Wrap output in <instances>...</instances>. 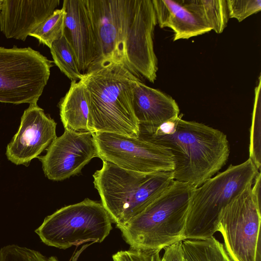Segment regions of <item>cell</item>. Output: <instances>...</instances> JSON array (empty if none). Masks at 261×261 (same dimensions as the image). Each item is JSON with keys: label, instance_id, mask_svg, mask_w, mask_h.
<instances>
[{"label": "cell", "instance_id": "obj_1", "mask_svg": "<svg viewBox=\"0 0 261 261\" xmlns=\"http://www.w3.org/2000/svg\"><path fill=\"white\" fill-rule=\"evenodd\" d=\"M86 2L97 42L94 63L119 62L140 80L154 83L158 67L153 36L158 23L152 0Z\"/></svg>", "mask_w": 261, "mask_h": 261}, {"label": "cell", "instance_id": "obj_2", "mask_svg": "<svg viewBox=\"0 0 261 261\" xmlns=\"http://www.w3.org/2000/svg\"><path fill=\"white\" fill-rule=\"evenodd\" d=\"M139 138L168 148L173 158L174 180L195 188L218 172L229 155L223 132L179 117L157 127L139 125Z\"/></svg>", "mask_w": 261, "mask_h": 261}, {"label": "cell", "instance_id": "obj_3", "mask_svg": "<svg viewBox=\"0 0 261 261\" xmlns=\"http://www.w3.org/2000/svg\"><path fill=\"white\" fill-rule=\"evenodd\" d=\"M138 80L119 62L105 60L90 66L80 80L88 102L90 132L139 137V122L133 106V87Z\"/></svg>", "mask_w": 261, "mask_h": 261}, {"label": "cell", "instance_id": "obj_4", "mask_svg": "<svg viewBox=\"0 0 261 261\" xmlns=\"http://www.w3.org/2000/svg\"><path fill=\"white\" fill-rule=\"evenodd\" d=\"M196 188L174 180L142 213L116 227L130 248L162 250L184 240L191 196Z\"/></svg>", "mask_w": 261, "mask_h": 261}, {"label": "cell", "instance_id": "obj_5", "mask_svg": "<svg viewBox=\"0 0 261 261\" xmlns=\"http://www.w3.org/2000/svg\"><path fill=\"white\" fill-rule=\"evenodd\" d=\"M93 177L101 203L116 226L142 213L174 181L172 172L140 173L108 161Z\"/></svg>", "mask_w": 261, "mask_h": 261}, {"label": "cell", "instance_id": "obj_6", "mask_svg": "<svg viewBox=\"0 0 261 261\" xmlns=\"http://www.w3.org/2000/svg\"><path fill=\"white\" fill-rule=\"evenodd\" d=\"M259 171L249 158L230 165L193 191L187 214L184 240H205L217 231L221 211L236 197L252 186Z\"/></svg>", "mask_w": 261, "mask_h": 261}, {"label": "cell", "instance_id": "obj_7", "mask_svg": "<svg viewBox=\"0 0 261 261\" xmlns=\"http://www.w3.org/2000/svg\"><path fill=\"white\" fill-rule=\"evenodd\" d=\"M112 222L101 202L86 198L47 216L35 232L46 245L66 249L102 242L112 229Z\"/></svg>", "mask_w": 261, "mask_h": 261}, {"label": "cell", "instance_id": "obj_8", "mask_svg": "<svg viewBox=\"0 0 261 261\" xmlns=\"http://www.w3.org/2000/svg\"><path fill=\"white\" fill-rule=\"evenodd\" d=\"M52 66L51 61L30 47H0V102L36 103Z\"/></svg>", "mask_w": 261, "mask_h": 261}, {"label": "cell", "instance_id": "obj_9", "mask_svg": "<svg viewBox=\"0 0 261 261\" xmlns=\"http://www.w3.org/2000/svg\"><path fill=\"white\" fill-rule=\"evenodd\" d=\"M249 187L236 197L220 212L217 231L232 261H261V205Z\"/></svg>", "mask_w": 261, "mask_h": 261}, {"label": "cell", "instance_id": "obj_10", "mask_svg": "<svg viewBox=\"0 0 261 261\" xmlns=\"http://www.w3.org/2000/svg\"><path fill=\"white\" fill-rule=\"evenodd\" d=\"M98 157L123 169L144 173L172 172L174 160L165 147L140 138L110 133L93 134Z\"/></svg>", "mask_w": 261, "mask_h": 261}, {"label": "cell", "instance_id": "obj_11", "mask_svg": "<svg viewBox=\"0 0 261 261\" xmlns=\"http://www.w3.org/2000/svg\"><path fill=\"white\" fill-rule=\"evenodd\" d=\"M98 157L93 134L65 129L38 158L45 176L61 181L80 173L93 158Z\"/></svg>", "mask_w": 261, "mask_h": 261}, {"label": "cell", "instance_id": "obj_12", "mask_svg": "<svg viewBox=\"0 0 261 261\" xmlns=\"http://www.w3.org/2000/svg\"><path fill=\"white\" fill-rule=\"evenodd\" d=\"M57 123L36 103L23 112L19 129L8 144L6 154L12 163L27 165L57 138Z\"/></svg>", "mask_w": 261, "mask_h": 261}, {"label": "cell", "instance_id": "obj_13", "mask_svg": "<svg viewBox=\"0 0 261 261\" xmlns=\"http://www.w3.org/2000/svg\"><path fill=\"white\" fill-rule=\"evenodd\" d=\"M64 34L75 53L81 72L85 73L98 56L97 39L86 0H64Z\"/></svg>", "mask_w": 261, "mask_h": 261}, {"label": "cell", "instance_id": "obj_14", "mask_svg": "<svg viewBox=\"0 0 261 261\" xmlns=\"http://www.w3.org/2000/svg\"><path fill=\"white\" fill-rule=\"evenodd\" d=\"M59 4V0H4L1 31L7 38L25 41Z\"/></svg>", "mask_w": 261, "mask_h": 261}, {"label": "cell", "instance_id": "obj_15", "mask_svg": "<svg viewBox=\"0 0 261 261\" xmlns=\"http://www.w3.org/2000/svg\"><path fill=\"white\" fill-rule=\"evenodd\" d=\"M133 94L134 111L139 125L157 127L179 117V109L174 99L140 80L135 82Z\"/></svg>", "mask_w": 261, "mask_h": 261}, {"label": "cell", "instance_id": "obj_16", "mask_svg": "<svg viewBox=\"0 0 261 261\" xmlns=\"http://www.w3.org/2000/svg\"><path fill=\"white\" fill-rule=\"evenodd\" d=\"M157 23L174 32L173 41L188 39L210 32L211 27L182 0H152Z\"/></svg>", "mask_w": 261, "mask_h": 261}, {"label": "cell", "instance_id": "obj_17", "mask_svg": "<svg viewBox=\"0 0 261 261\" xmlns=\"http://www.w3.org/2000/svg\"><path fill=\"white\" fill-rule=\"evenodd\" d=\"M59 108L65 129L89 132L88 102L85 87L80 81H71L69 90L60 102Z\"/></svg>", "mask_w": 261, "mask_h": 261}, {"label": "cell", "instance_id": "obj_18", "mask_svg": "<svg viewBox=\"0 0 261 261\" xmlns=\"http://www.w3.org/2000/svg\"><path fill=\"white\" fill-rule=\"evenodd\" d=\"M183 261H232L222 242L213 236L205 240L181 241Z\"/></svg>", "mask_w": 261, "mask_h": 261}, {"label": "cell", "instance_id": "obj_19", "mask_svg": "<svg viewBox=\"0 0 261 261\" xmlns=\"http://www.w3.org/2000/svg\"><path fill=\"white\" fill-rule=\"evenodd\" d=\"M217 34L223 32L229 19L226 0H182Z\"/></svg>", "mask_w": 261, "mask_h": 261}, {"label": "cell", "instance_id": "obj_20", "mask_svg": "<svg viewBox=\"0 0 261 261\" xmlns=\"http://www.w3.org/2000/svg\"><path fill=\"white\" fill-rule=\"evenodd\" d=\"M54 62L71 81H80L83 74L80 70L74 50L63 33L50 48Z\"/></svg>", "mask_w": 261, "mask_h": 261}, {"label": "cell", "instance_id": "obj_21", "mask_svg": "<svg viewBox=\"0 0 261 261\" xmlns=\"http://www.w3.org/2000/svg\"><path fill=\"white\" fill-rule=\"evenodd\" d=\"M65 16L66 12L63 8L56 9L30 36L50 48L53 43L60 38L64 33Z\"/></svg>", "mask_w": 261, "mask_h": 261}, {"label": "cell", "instance_id": "obj_22", "mask_svg": "<svg viewBox=\"0 0 261 261\" xmlns=\"http://www.w3.org/2000/svg\"><path fill=\"white\" fill-rule=\"evenodd\" d=\"M259 171L261 166L260 77L255 89V98L250 128L249 158Z\"/></svg>", "mask_w": 261, "mask_h": 261}, {"label": "cell", "instance_id": "obj_23", "mask_svg": "<svg viewBox=\"0 0 261 261\" xmlns=\"http://www.w3.org/2000/svg\"><path fill=\"white\" fill-rule=\"evenodd\" d=\"M0 261L59 260L55 256L47 257L35 250L12 244L0 249Z\"/></svg>", "mask_w": 261, "mask_h": 261}, {"label": "cell", "instance_id": "obj_24", "mask_svg": "<svg viewBox=\"0 0 261 261\" xmlns=\"http://www.w3.org/2000/svg\"><path fill=\"white\" fill-rule=\"evenodd\" d=\"M229 18L241 22L261 10L260 0H226Z\"/></svg>", "mask_w": 261, "mask_h": 261}, {"label": "cell", "instance_id": "obj_25", "mask_svg": "<svg viewBox=\"0 0 261 261\" xmlns=\"http://www.w3.org/2000/svg\"><path fill=\"white\" fill-rule=\"evenodd\" d=\"M161 250L129 248L112 255L113 261H161Z\"/></svg>", "mask_w": 261, "mask_h": 261}, {"label": "cell", "instance_id": "obj_26", "mask_svg": "<svg viewBox=\"0 0 261 261\" xmlns=\"http://www.w3.org/2000/svg\"><path fill=\"white\" fill-rule=\"evenodd\" d=\"M181 244V241L165 248L161 261H183Z\"/></svg>", "mask_w": 261, "mask_h": 261}, {"label": "cell", "instance_id": "obj_27", "mask_svg": "<svg viewBox=\"0 0 261 261\" xmlns=\"http://www.w3.org/2000/svg\"><path fill=\"white\" fill-rule=\"evenodd\" d=\"M84 246L82 247V248L81 250H80V251H79L78 252H77L76 254L75 255V256L73 257V261H76V260H77V258H78L79 255L80 254V253L82 252V251L83 250H84V249H85V248H86V247H85V248H84L83 249V248H84Z\"/></svg>", "mask_w": 261, "mask_h": 261}, {"label": "cell", "instance_id": "obj_28", "mask_svg": "<svg viewBox=\"0 0 261 261\" xmlns=\"http://www.w3.org/2000/svg\"><path fill=\"white\" fill-rule=\"evenodd\" d=\"M3 2H4V0H0V11L2 8Z\"/></svg>", "mask_w": 261, "mask_h": 261}]
</instances>
